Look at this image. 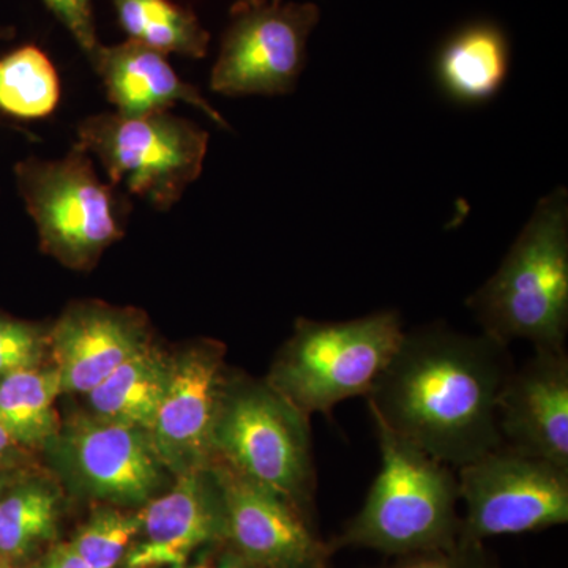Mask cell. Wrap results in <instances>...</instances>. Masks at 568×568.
Returning a JSON list of instances; mask_svg holds the SVG:
<instances>
[{"label":"cell","instance_id":"cell-10","mask_svg":"<svg viewBox=\"0 0 568 568\" xmlns=\"http://www.w3.org/2000/svg\"><path fill=\"white\" fill-rule=\"evenodd\" d=\"M320 21L315 3L234 7L213 63L211 89L226 97L293 92L306 61V43Z\"/></svg>","mask_w":568,"mask_h":568},{"label":"cell","instance_id":"cell-8","mask_svg":"<svg viewBox=\"0 0 568 568\" xmlns=\"http://www.w3.org/2000/svg\"><path fill=\"white\" fill-rule=\"evenodd\" d=\"M455 470L465 504L462 544L485 545L489 538L538 532L568 521V470L545 459L499 444Z\"/></svg>","mask_w":568,"mask_h":568},{"label":"cell","instance_id":"cell-22","mask_svg":"<svg viewBox=\"0 0 568 568\" xmlns=\"http://www.w3.org/2000/svg\"><path fill=\"white\" fill-rule=\"evenodd\" d=\"M61 80L47 52L24 44L0 58V112L39 121L58 110Z\"/></svg>","mask_w":568,"mask_h":568},{"label":"cell","instance_id":"cell-9","mask_svg":"<svg viewBox=\"0 0 568 568\" xmlns=\"http://www.w3.org/2000/svg\"><path fill=\"white\" fill-rule=\"evenodd\" d=\"M43 452L73 491L106 506H145L162 493L170 474L151 432L91 413L62 422Z\"/></svg>","mask_w":568,"mask_h":568},{"label":"cell","instance_id":"cell-28","mask_svg":"<svg viewBox=\"0 0 568 568\" xmlns=\"http://www.w3.org/2000/svg\"><path fill=\"white\" fill-rule=\"evenodd\" d=\"M26 568H92L74 552L69 544L52 545L40 559Z\"/></svg>","mask_w":568,"mask_h":568},{"label":"cell","instance_id":"cell-34","mask_svg":"<svg viewBox=\"0 0 568 568\" xmlns=\"http://www.w3.org/2000/svg\"><path fill=\"white\" fill-rule=\"evenodd\" d=\"M0 568H17L14 564H11L10 560L0 558Z\"/></svg>","mask_w":568,"mask_h":568},{"label":"cell","instance_id":"cell-14","mask_svg":"<svg viewBox=\"0 0 568 568\" xmlns=\"http://www.w3.org/2000/svg\"><path fill=\"white\" fill-rule=\"evenodd\" d=\"M500 444L568 470V354L534 349L497 398Z\"/></svg>","mask_w":568,"mask_h":568},{"label":"cell","instance_id":"cell-29","mask_svg":"<svg viewBox=\"0 0 568 568\" xmlns=\"http://www.w3.org/2000/svg\"><path fill=\"white\" fill-rule=\"evenodd\" d=\"M223 545H216V547L205 549L201 552V558L190 562L189 566L183 568H219L220 556H222Z\"/></svg>","mask_w":568,"mask_h":568},{"label":"cell","instance_id":"cell-26","mask_svg":"<svg viewBox=\"0 0 568 568\" xmlns=\"http://www.w3.org/2000/svg\"><path fill=\"white\" fill-rule=\"evenodd\" d=\"M43 3L70 32L92 65L103 47L97 33L92 0H43Z\"/></svg>","mask_w":568,"mask_h":568},{"label":"cell","instance_id":"cell-31","mask_svg":"<svg viewBox=\"0 0 568 568\" xmlns=\"http://www.w3.org/2000/svg\"><path fill=\"white\" fill-rule=\"evenodd\" d=\"M21 473H24V470H0V500H2L10 485L20 477Z\"/></svg>","mask_w":568,"mask_h":568},{"label":"cell","instance_id":"cell-25","mask_svg":"<svg viewBox=\"0 0 568 568\" xmlns=\"http://www.w3.org/2000/svg\"><path fill=\"white\" fill-rule=\"evenodd\" d=\"M376 568H499L485 545L457 544L452 547L396 556Z\"/></svg>","mask_w":568,"mask_h":568},{"label":"cell","instance_id":"cell-4","mask_svg":"<svg viewBox=\"0 0 568 568\" xmlns=\"http://www.w3.org/2000/svg\"><path fill=\"white\" fill-rule=\"evenodd\" d=\"M405 332L392 310L343 323L301 317L265 383L310 420L331 418L346 399L368 396Z\"/></svg>","mask_w":568,"mask_h":568},{"label":"cell","instance_id":"cell-18","mask_svg":"<svg viewBox=\"0 0 568 568\" xmlns=\"http://www.w3.org/2000/svg\"><path fill=\"white\" fill-rule=\"evenodd\" d=\"M62 489L54 478L24 473L0 500V558L17 566L58 538Z\"/></svg>","mask_w":568,"mask_h":568},{"label":"cell","instance_id":"cell-7","mask_svg":"<svg viewBox=\"0 0 568 568\" xmlns=\"http://www.w3.org/2000/svg\"><path fill=\"white\" fill-rule=\"evenodd\" d=\"M73 145L102 163L111 185L166 212L203 173L209 133L171 111L142 118L100 112L78 123Z\"/></svg>","mask_w":568,"mask_h":568},{"label":"cell","instance_id":"cell-6","mask_svg":"<svg viewBox=\"0 0 568 568\" xmlns=\"http://www.w3.org/2000/svg\"><path fill=\"white\" fill-rule=\"evenodd\" d=\"M18 192L36 223L40 248L65 267L89 271L123 237L126 203L97 174L92 156H31L14 166Z\"/></svg>","mask_w":568,"mask_h":568},{"label":"cell","instance_id":"cell-11","mask_svg":"<svg viewBox=\"0 0 568 568\" xmlns=\"http://www.w3.org/2000/svg\"><path fill=\"white\" fill-rule=\"evenodd\" d=\"M224 355L222 343L203 339L171 357L170 379L151 435L174 477L207 469L215 459L213 433L230 376Z\"/></svg>","mask_w":568,"mask_h":568},{"label":"cell","instance_id":"cell-33","mask_svg":"<svg viewBox=\"0 0 568 568\" xmlns=\"http://www.w3.org/2000/svg\"><path fill=\"white\" fill-rule=\"evenodd\" d=\"M11 36H13V29L2 28V26H0V41L11 39Z\"/></svg>","mask_w":568,"mask_h":568},{"label":"cell","instance_id":"cell-17","mask_svg":"<svg viewBox=\"0 0 568 568\" xmlns=\"http://www.w3.org/2000/svg\"><path fill=\"white\" fill-rule=\"evenodd\" d=\"M170 368V355L151 339L85 395L89 413L152 432Z\"/></svg>","mask_w":568,"mask_h":568},{"label":"cell","instance_id":"cell-3","mask_svg":"<svg viewBox=\"0 0 568 568\" xmlns=\"http://www.w3.org/2000/svg\"><path fill=\"white\" fill-rule=\"evenodd\" d=\"M467 306L484 335L500 345L525 339L534 349L566 347L568 203L558 189L538 203L506 260Z\"/></svg>","mask_w":568,"mask_h":568},{"label":"cell","instance_id":"cell-30","mask_svg":"<svg viewBox=\"0 0 568 568\" xmlns=\"http://www.w3.org/2000/svg\"><path fill=\"white\" fill-rule=\"evenodd\" d=\"M219 568H253L250 564H246L237 552L234 551L230 545L224 544L222 549V556H220Z\"/></svg>","mask_w":568,"mask_h":568},{"label":"cell","instance_id":"cell-15","mask_svg":"<svg viewBox=\"0 0 568 568\" xmlns=\"http://www.w3.org/2000/svg\"><path fill=\"white\" fill-rule=\"evenodd\" d=\"M151 339L140 310L99 301L67 306L50 328L51 361L62 394L88 395Z\"/></svg>","mask_w":568,"mask_h":568},{"label":"cell","instance_id":"cell-20","mask_svg":"<svg viewBox=\"0 0 568 568\" xmlns=\"http://www.w3.org/2000/svg\"><path fill=\"white\" fill-rule=\"evenodd\" d=\"M59 395L61 379L54 365L0 376V425L18 446L31 454L43 452L61 429L54 406Z\"/></svg>","mask_w":568,"mask_h":568},{"label":"cell","instance_id":"cell-1","mask_svg":"<svg viewBox=\"0 0 568 568\" xmlns=\"http://www.w3.org/2000/svg\"><path fill=\"white\" fill-rule=\"evenodd\" d=\"M511 369L496 339L429 325L405 332L366 403L373 418L458 469L499 446L497 398Z\"/></svg>","mask_w":568,"mask_h":568},{"label":"cell","instance_id":"cell-19","mask_svg":"<svg viewBox=\"0 0 568 568\" xmlns=\"http://www.w3.org/2000/svg\"><path fill=\"white\" fill-rule=\"evenodd\" d=\"M507 70L506 37L488 22L469 26L452 37L437 62L444 88L463 102H480L495 95Z\"/></svg>","mask_w":568,"mask_h":568},{"label":"cell","instance_id":"cell-27","mask_svg":"<svg viewBox=\"0 0 568 568\" xmlns=\"http://www.w3.org/2000/svg\"><path fill=\"white\" fill-rule=\"evenodd\" d=\"M33 465L31 452L18 446L0 425V470H26Z\"/></svg>","mask_w":568,"mask_h":568},{"label":"cell","instance_id":"cell-32","mask_svg":"<svg viewBox=\"0 0 568 568\" xmlns=\"http://www.w3.org/2000/svg\"><path fill=\"white\" fill-rule=\"evenodd\" d=\"M274 2V0H235L234 7L260 6V3Z\"/></svg>","mask_w":568,"mask_h":568},{"label":"cell","instance_id":"cell-12","mask_svg":"<svg viewBox=\"0 0 568 568\" xmlns=\"http://www.w3.org/2000/svg\"><path fill=\"white\" fill-rule=\"evenodd\" d=\"M226 515V544L253 568H331V545L282 496L213 459Z\"/></svg>","mask_w":568,"mask_h":568},{"label":"cell","instance_id":"cell-23","mask_svg":"<svg viewBox=\"0 0 568 568\" xmlns=\"http://www.w3.org/2000/svg\"><path fill=\"white\" fill-rule=\"evenodd\" d=\"M141 528L140 510L97 508L69 545L92 568H121Z\"/></svg>","mask_w":568,"mask_h":568},{"label":"cell","instance_id":"cell-13","mask_svg":"<svg viewBox=\"0 0 568 568\" xmlns=\"http://www.w3.org/2000/svg\"><path fill=\"white\" fill-rule=\"evenodd\" d=\"M141 528L121 568H183L226 544L222 489L212 467L175 477L140 510Z\"/></svg>","mask_w":568,"mask_h":568},{"label":"cell","instance_id":"cell-2","mask_svg":"<svg viewBox=\"0 0 568 568\" xmlns=\"http://www.w3.org/2000/svg\"><path fill=\"white\" fill-rule=\"evenodd\" d=\"M373 418V417H372ZM375 422L381 467L364 506L338 537L332 551L364 548L396 558L457 544L459 503L457 470Z\"/></svg>","mask_w":568,"mask_h":568},{"label":"cell","instance_id":"cell-5","mask_svg":"<svg viewBox=\"0 0 568 568\" xmlns=\"http://www.w3.org/2000/svg\"><path fill=\"white\" fill-rule=\"evenodd\" d=\"M213 450L215 459L282 496L313 521L316 474L310 418L265 381L227 376Z\"/></svg>","mask_w":568,"mask_h":568},{"label":"cell","instance_id":"cell-16","mask_svg":"<svg viewBox=\"0 0 568 568\" xmlns=\"http://www.w3.org/2000/svg\"><path fill=\"white\" fill-rule=\"evenodd\" d=\"M92 69L102 78L104 91L118 114L142 118L185 103L222 129H230L223 115L194 85L179 77L162 52L130 40L111 47L103 44Z\"/></svg>","mask_w":568,"mask_h":568},{"label":"cell","instance_id":"cell-24","mask_svg":"<svg viewBox=\"0 0 568 568\" xmlns=\"http://www.w3.org/2000/svg\"><path fill=\"white\" fill-rule=\"evenodd\" d=\"M50 328L0 313V376L47 365Z\"/></svg>","mask_w":568,"mask_h":568},{"label":"cell","instance_id":"cell-21","mask_svg":"<svg viewBox=\"0 0 568 568\" xmlns=\"http://www.w3.org/2000/svg\"><path fill=\"white\" fill-rule=\"evenodd\" d=\"M126 40L182 58L203 59L211 33L196 14L173 0H111Z\"/></svg>","mask_w":568,"mask_h":568}]
</instances>
